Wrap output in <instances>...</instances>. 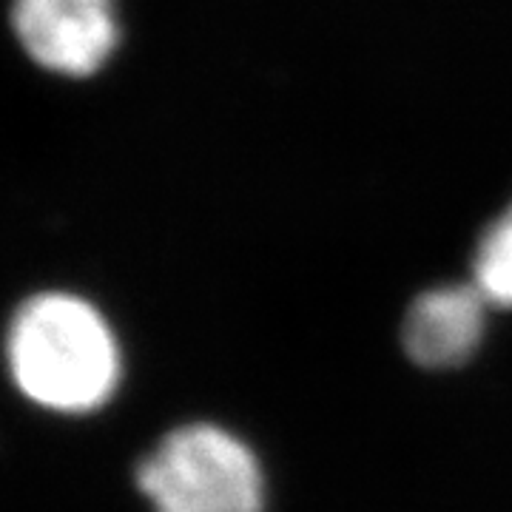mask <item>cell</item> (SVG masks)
<instances>
[{"instance_id":"5","label":"cell","mask_w":512,"mask_h":512,"mask_svg":"<svg viewBox=\"0 0 512 512\" xmlns=\"http://www.w3.org/2000/svg\"><path fill=\"white\" fill-rule=\"evenodd\" d=\"M473 285L490 305L512 308V202L478 239Z\"/></svg>"},{"instance_id":"1","label":"cell","mask_w":512,"mask_h":512,"mask_svg":"<svg viewBox=\"0 0 512 512\" xmlns=\"http://www.w3.org/2000/svg\"><path fill=\"white\" fill-rule=\"evenodd\" d=\"M3 359L20 396L57 416L100 410L123 373L106 316L69 291H40L20 302L3 336Z\"/></svg>"},{"instance_id":"3","label":"cell","mask_w":512,"mask_h":512,"mask_svg":"<svg viewBox=\"0 0 512 512\" xmlns=\"http://www.w3.org/2000/svg\"><path fill=\"white\" fill-rule=\"evenodd\" d=\"M12 32L40 69L92 77L120 43L114 0H12Z\"/></svg>"},{"instance_id":"4","label":"cell","mask_w":512,"mask_h":512,"mask_svg":"<svg viewBox=\"0 0 512 512\" xmlns=\"http://www.w3.org/2000/svg\"><path fill=\"white\" fill-rule=\"evenodd\" d=\"M487 305L473 282L424 291L404 316V350L424 367L461 365L481 342Z\"/></svg>"},{"instance_id":"2","label":"cell","mask_w":512,"mask_h":512,"mask_svg":"<svg viewBox=\"0 0 512 512\" xmlns=\"http://www.w3.org/2000/svg\"><path fill=\"white\" fill-rule=\"evenodd\" d=\"M137 487L154 512H262L254 453L214 424L168 433L140 461Z\"/></svg>"}]
</instances>
